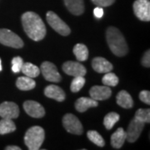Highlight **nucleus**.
<instances>
[{"label":"nucleus","instance_id":"1","mask_svg":"<svg viewBox=\"0 0 150 150\" xmlns=\"http://www.w3.org/2000/svg\"><path fill=\"white\" fill-rule=\"evenodd\" d=\"M24 32L33 41H40L46 35V27L40 16L33 12H26L22 15Z\"/></svg>","mask_w":150,"mask_h":150},{"label":"nucleus","instance_id":"2","mask_svg":"<svg viewBox=\"0 0 150 150\" xmlns=\"http://www.w3.org/2000/svg\"><path fill=\"white\" fill-rule=\"evenodd\" d=\"M106 38L109 48L114 55L123 57L129 53V48L125 38L117 28H108L106 32Z\"/></svg>","mask_w":150,"mask_h":150},{"label":"nucleus","instance_id":"3","mask_svg":"<svg viewBox=\"0 0 150 150\" xmlns=\"http://www.w3.org/2000/svg\"><path fill=\"white\" fill-rule=\"evenodd\" d=\"M45 139V132L40 126L28 129L24 136V144L30 150H38Z\"/></svg>","mask_w":150,"mask_h":150},{"label":"nucleus","instance_id":"4","mask_svg":"<svg viewBox=\"0 0 150 150\" xmlns=\"http://www.w3.org/2000/svg\"><path fill=\"white\" fill-rule=\"evenodd\" d=\"M46 18H47V21H48V24L51 26V28H54V30L57 33H59V34H61L63 36L69 35L71 33V29L69 28V27L55 13L52 12V11L48 12L46 14Z\"/></svg>","mask_w":150,"mask_h":150},{"label":"nucleus","instance_id":"5","mask_svg":"<svg viewBox=\"0 0 150 150\" xmlns=\"http://www.w3.org/2000/svg\"><path fill=\"white\" fill-rule=\"evenodd\" d=\"M0 43L14 48H21L23 47V42L20 37L7 28L0 29Z\"/></svg>","mask_w":150,"mask_h":150},{"label":"nucleus","instance_id":"6","mask_svg":"<svg viewBox=\"0 0 150 150\" xmlns=\"http://www.w3.org/2000/svg\"><path fill=\"white\" fill-rule=\"evenodd\" d=\"M63 125L64 129L70 134L81 135L83 133V125L80 120L72 113H67L64 116Z\"/></svg>","mask_w":150,"mask_h":150},{"label":"nucleus","instance_id":"7","mask_svg":"<svg viewBox=\"0 0 150 150\" xmlns=\"http://www.w3.org/2000/svg\"><path fill=\"white\" fill-rule=\"evenodd\" d=\"M134 12L136 17L141 21H150L149 0H136L134 3Z\"/></svg>","mask_w":150,"mask_h":150},{"label":"nucleus","instance_id":"8","mask_svg":"<svg viewBox=\"0 0 150 150\" xmlns=\"http://www.w3.org/2000/svg\"><path fill=\"white\" fill-rule=\"evenodd\" d=\"M40 69L44 79L47 81L59 83L62 79V77L59 73L57 67L51 62H48V61L43 62L41 64Z\"/></svg>","mask_w":150,"mask_h":150},{"label":"nucleus","instance_id":"9","mask_svg":"<svg viewBox=\"0 0 150 150\" xmlns=\"http://www.w3.org/2000/svg\"><path fill=\"white\" fill-rule=\"evenodd\" d=\"M145 123L134 118L129 125L128 131L126 132V139L129 143H134L139 138L140 134L144 128Z\"/></svg>","mask_w":150,"mask_h":150},{"label":"nucleus","instance_id":"10","mask_svg":"<svg viewBox=\"0 0 150 150\" xmlns=\"http://www.w3.org/2000/svg\"><path fill=\"white\" fill-rule=\"evenodd\" d=\"M19 115V108L15 103L4 102L0 104V117L2 118L13 119Z\"/></svg>","mask_w":150,"mask_h":150},{"label":"nucleus","instance_id":"11","mask_svg":"<svg viewBox=\"0 0 150 150\" xmlns=\"http://www.w3.org/2000/svg\"><path fill=\"white\" fill-rule=\"evenodd\" d=\"M62 68L65 74L73 77H78V76L84 77V75L87 74L85 67L79 62L68 61L63 64Z\"/></svg>","mask_w":150,"mask_h":150},{"label":"nucleus","instance_id":"12","mask_svg":"<svg viewBox=\"0 0 150 150\" xmlns=\"http://www.w3.org/2000/svg\"><path fill=\"white\" fill-rule=\"evenodd\" d=\"M23 108L25 112L33 118H43L45 114V110L39 103L33 100H28L23 103Z\"/></svg>","mask_w":150,"mask_h":150},{"label":"nucleus","instance_id":"13","mask_svg":"<svg viewBox=\"0 0 150 150\" xmlns=\"http://www.w3.org/2000/svg\"><path fill=\"white\" fill-rule=\"evenodd\" d=\"M89 94L93 99L96 101L106 100L110 98L112 94V90L108 86H93L89 91Z\"/></svg>","mask_w":150,"mask_h":150},{"label":"nucleus","instance_id":"14","mask_svg":"<svg viewBox=\"0 0 150 150\" xmlns=\"http://www.w3.org/2000/svg\"><path fill=\"white\" fill-rule=\"evenodd\" d=\"M92 67L94 71L99 74H106L111 72L113 69L112 64L107 59L102 57H96L92 61Z\"/></svg>","mask_w":150,"mask_h":150},{"label":"nucleus","instance_id":"15","mask_svg":"<svg viewBox=\"0 0 150 150\" xmlns=\"http://www.w3.org/2000/svg\"><path fill=\"white\" fill-rule=\"evenodd\" d=\"M44 94L45 96L48 97L49 98H53L56 101L59 102H63L65 100V95L64 91L57 85H48L44 89Z\"/></svg>","mask_w":150,"mask_h":150},{"label":"nucleus","instance_id":"16","mask_svg":"<svg viewBox=\"0 0 150 150\" xmlns=\"http://www.w3.org/2000/svg\"><path fill=\"white\" fill-rule=\"evenodd\" d=\"M65 6L71 13L76 16L82 15L84 12L83 0H64Z\"/></svg>","mask_w":150,"mask_h":150},{"label":"nucleus","instance_id":"17","mask_svg":"<svg viewBox=\"0 0 150 150\" xmlns=\"http://www.w3.org/2000/svg\"><path fill=\"white\" fill-rule=\"evenodd\" d=\"M98 105V103L92 98H79L75 103V108L78 112H83L90 108H95Z\"/></svg>","mask_w":150,"mask_h":150},{"label":"nucleus","instance_id":"18","mask_svg":"<svg viewBox=\"0 0 150 150\" xmlns=\"http://www.w3.org/2000/svg\"><path fill=\"white\" fill-rule=\"evenodd\" d=\"M126 140V132L123 128H118L111 136V145L116 149L122 148Z\"/></svg>","mask_w":150,"mask_h":150},{"label":"nucleus","instance_id":"19","mask_svg":"<svg viewBox=\"0 0 150 150\" xmlns=\"http://www.w3.org/2000/svg\"><path fill=\"white\" fill-rule=\"evenodd\" d=\"M117 103L123 108H131L134 106V100L131 95L125 90H122L117 95Z\"/></svg>","mask_w":150,"mask_h":150},{"label":"nucleus","instance_id":"20","mask_svg":"<svg viewBox=\"0 0 150 150\" xmlns=\"http://www.w3.org/2000/svg\"><path fill=\"white\" fill-rule=\"evenodd\" d=\"M17 88L23 91H28L33 89L36 86L35 81L32 78H29L28 76L24 77H19L18 78L16 81Z\"/></svg>","mask_w":150,"mask_h":150},{"label":"nucleus","instance_id":"21","mask_svg":"<svg viewBox=\"0 0 150 150\" xmlns=\"http://www.w3.org/2000/svg\"><path fill=\"white\" fill-rule=\"evenodd\" d=\"M76 59L79 61H85L88 58V49L83 43H78L73 49Z\"/></svg>","mask_w":150,"mask_h":150},{"label":"nucleus","instance_id":"22","mask_svg":"<svg viewBox=\"0 0 150 150\" xmlns=\"http://www.w3.org/2000/svg\"><path fill=\"white\" fill-rule=\"evenodd\" d=\"M21 71L25 76H28V77L32 78V79L38 77L40 74V69H38V67H37L36 65L33 64L31 63L23 64L22 66Z\"/></svg>","mask_w":150,"mask_h":150},{"label":"nucleus","instance_id":"23","mask_svg":"<svg viewBox=\"0 0 150 150\" xmlns=\"http://www.w3.org/2000/svg\"><path fill=\"white\" fill-rule=\"evenodd\" d=\"M16 130V125L12 119L3 118L0 120V134H9Z\"/></svg>","mask_w":150,"mask_h":150},{"label":"nucleus","instance_id":"24","mask_svg":"<svg viewBox=\"0 0 150 150\" xmlns=\"http://www.w3.org/2000/svg\"><path fill=\"white\" fill-rule=\"evenodd\" d=\"M119 118H120V116L117 112H108L107 115L104 117V119H103V124H104L105 128L108 129V130L112 129V127L119 120Z\"/></svg>","mask_w":150,"mask_h":150},{"label":"nucleus","instance_id":"25","mask_svg":"<svg viewBox=\"0 0 150 150\" xmlns=\"http://www.w3.org/2000/svg\"><path fill=\"white\" fill-rule=\"evenodd\" d=\"M87 136L88 139L93 142L94 144H96L98 147H103L105 145V141L103 139V137L98 134L97 131L90 130L87 133Z\"/></svg>","mask_w":150,"mask_h":150},{"label":"nucleus","instance_id":"26","mask_svg":"<svg viewBox=\"0 0 150 150\" xmlns=\"http://www.w3.org/2000/svg\"><path fill=\"white\" fill-rule=\"evenodd\" d=\"M84 84H85V79L83 76L74 77V79L71 83L70 89L73 93H77V92L80 91Z\"/></svg>","mask_w":150,"mask_h":150},{"label":"nucleus","instance_id":"27","mask_svg":"<svg viewBox=\"0 0 150 150\" xmlns=\"http://www.w3.org/2000/svg\"><path fill=\"white\" fill-rule=\"evenodd\" d=\"M134 118L138 120H139L143 123H149L150 122V110L149 108H140L139 110H137V112H135V116Z\"/></svg>","mask_w":150,"mask_h":150},{"label":"nucleus","instance_id":"28","mask_svg":"<svg viewBox=\"0 0 150 150\" xmlns=\"http://www.w3.org/2000/svg\"><path fill=\"white\" fill-rule=\"evenodd\" d=\"M103 83L106 86H111L114 87L118 83V78L111 72L106 73V74L103 77Z\"/></svg>","mask_w":150,"mask_h":150},{"label":"nucleus","instance_id":"29","mask_svg":"<svg viewBox=\"0 0 150 150\" xmlns=\"http://www.w3.org/2000/svg\"><path fill=\"white\" fill-rule=\"evenodd\" d=\"M23 64V61L21 57H14L12 59V71L14 74H18L21 71L22 66Z\"/></svg>","mask_w":150,"mask_h":150},{"label":"nucleus","instance_id":"30","mask_svg":"<svg viewBox=\"0 0 150 150\" xmlns=\"http://www.w3.org/2000/svg\"><path fill=\"white\" fill-rule=\"evenodd\" d=\"M93 3V4H95L98 7H108V6L112 5V4L115 2V0H91Z\"/></svg>","mask_w":150,"mask_h":150},{"label":"nucleus","instance_id":"31","mask_svg":"<svg viewBox=\"0 0 150 150\" xmlns=\"http://www.w3.org/2000/svg\"><path fill=\"white\" fill-rule=\"evenodd\" d=\"M139 98L142 102H144L146 104H150V92L148 90H143L140 92Z\"/></svg>","mask_w":150,"mask_h":150},{"label":"nucleus","instance_id":"32","mask_svg":"<svg viewBox=\"0 0 150 150\" xmlns=\"http://www.w3.org/2000/svg\"><path fill=\"white\" fill-rule=\"evenodd\" d=\"M141 64L143 66H144L146 68H149L150 66V51L147 50L144 54L143 58H142V61Z\"/></svg>","mask_w":150,"mask_h":150},{"label":"nucleus","instance_id":"33","mask_svg":"<svg viewBox=\"0 0 150 150\" xmlns=\"http://www.w3.org/2000/svg\"><path fill=\"white\" fill-rule=\"evenodd\" d=\"M93 14L96 18H101L103 15V9L101 7H97L93 10Z\"/></svg>","mask_w":150,"mask_h":150},{"label":"nucleus","instance_id":"34","mask_svg":"<svg viewBox=\"0 0 150 150\" xmlns=\"http://www.w3.org/2000/svg\"><path fill=\"white\" fill-rule=\"evenodd\" d=\"M6 150H21V148L18 146H7L5 148Z\"/></svg>","mask_w":150,"mask_h":150},{"label":"nucleus","instance_id":"35","mask_svg":"<svg viewBox=\"0 0 150 150\" xmlns=\"http://www.w3.org/2000/svg\"><path fill=\"white\" fill-rule=\"evenodd\" d=\"M2 71V64H1V59H0V72Z\"/></svg>","mask_w":150,"mask_h":150}]
</instances>
